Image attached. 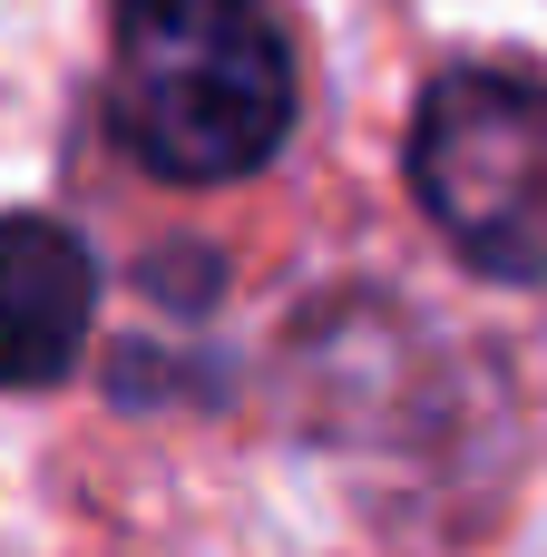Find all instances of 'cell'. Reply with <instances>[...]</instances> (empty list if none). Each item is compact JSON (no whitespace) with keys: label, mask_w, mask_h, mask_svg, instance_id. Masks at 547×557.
<instances>
[{"label":"cell","mask_w":547,"mask_h":557,"mask_svg":"<svg viewBox=\"0 0 547 557\" xmlns=\"http://www.w3.org/2000/svg\"><path fill=\"white\" fill-rule=\"evenodd\" d=\"M294 127V49L264 0H117L108 137L176 186L254 176Z\"/></svg>","instance_id":"6da1fadb"},{"label":"cell","mask_w":547,"mask_h":557,"mask_svg":"<svg viewBox=\"0 0 547 557\" xmlns=\"http://www.w3.org/2000/svg\"><path fill=\"white\" fill-rule=\"evenodd\" d=\"M411 186L431 225L499 284H547V78L450 69L411 117Z\"/></svg>","instance_id":"7a4b0ae2"},{"label":"cell","mask_w":547,"mask_h":557,"mask_svg":"<svg viewBox=\"0 0 547 557\" xmlns=\"http://www.w3.org/2000/svg\"><path fill=\"white\" fill-rule=\"evenodd\" d=\"M88 294L98 264L59 215H0V392L69 382L88 343Z\"/></svg>","instance_id":"3957f363"}]
</instances>
